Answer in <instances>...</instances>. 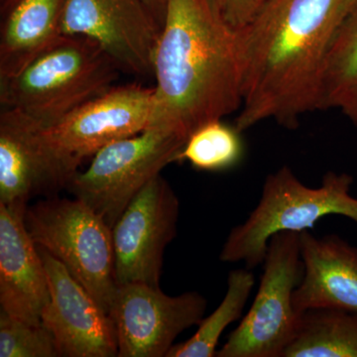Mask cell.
<instances>
[{
  "instance_id": "6da1fadb",
  "label": "cell",
  "mask_w": 357,
  "mask_h": 357,
  "mask_svg": "<svg viewBox=\"0 0 357 357\" xmlns=\"http://www.w3.org/2000/svg\"><path fill=\"white\" fill-rule=\"evenodd\" d=\"M357 0H266L243 30V102L234 126L264 121L288 129L318 110L319 84L333 37Z\"/></svg>"
},
{
  "instance_id": "7a4b0ae2",
  "label": "cell",
  "mask_w": 357,
  "mask_h": 357,
  "mask_svg": "<svg viewBox=\"0 0 357 357\" xmlns=\"http://www.w3.org/2000/svg\"><path fill=\"white\" fill-rule=\"evenodd\" d=\"M153 73L150 126L187 142L204 124L241 109L243 30L232 27L213 0H166Z\"/></svg>"
},
{
  "instance_id": "3957f363",
  "label": "cell",
  "mask_w": 357,
  "mask_h": 357,
  "mask_svg": "<svg viewBox=\"0 0 357 357\" xmlns=\"http://www.w3.org/2000/svg\"><path fill=\"white\" fill-rule=\"evenodd\" d=\"M121 73L93 40L63 34L17 74L0 79V105L51 128L112 89Z\"/></svg>"
},
{
  "instance_id": "277c9868",
  "label": "cell",
  "mask_w": 357,
  "mask_h": 357,
  "mask_svg": "<svg viewBox=\"0 0 357 357\" xmlns=\"http://www.w3.org/2000/svg\"><path fill=\"white\" fill-rule=\"evenodd\" d=\"M354 178L328 171L321 184H303L288 166L269 174L261 198L245 222L230 230L220 260L243 262L246 268L262 265L271 237L282 231L302 232L319 220L337 215L357 223V198L351 196Z\"/></svg>"
},
{
  "instance_id": "5b68a950",
  "label": "cell",
  "mask_w": 357,
  "mask_h": 357,
  "mask_svg": "<svg viewBox=\"0 0 357 357\" xmlns=\"http://www.w3.org/2000/svg\"><path fill=\"white\" fill-rule=\"evenodd\" d=\"M26 229L37 246L62 262L109 314L116 287L112 229L79 199L59 196L28 206Z\"/></svg>"
},
{
  "instance_id": "8992f818",
  "label": "cell",
  "mask_w": 357,
  "mask_h": 357,
  "mask_svg": "<svg viewBox=\"0 0 357 357\" xmlns=\"http://www.w3.org/2000/svg\"><path fill=\"white\" fill-rule=\"evenodd\" d=\"M259 287L218 357H283L299 326L293 297L304 273L300 232L282 231L268 244Z\"/></svg>"
},
{
  "instance_id": "52a82bcc",
  "label": "cell",
  "mask_w": 357,
  "mask_h": 357,
  "mask_svg": "<svg viewBox=\"0 0 357 357\" xmlns=\"http://www.w3.org/2000/svg\"><path fill=\"white\" fill-rule=\"evenodd\" d=\"M185 141L158 126L110 143L79 171L67 191L114 227L138 192L167 165L175 163Z\"/></svg>"
},
{
  "instance_id": "ba28073f",
  "label": "cell",
  "mask_w": 357,
  "mask_h": 357,
  "mask_svg": "<svg viewBox=\"0 0 357 357\" xmlns=\"http://www.w3.org/2000/svg\"><path fill=\"white\" fill-rule=\"evenodd\" d=\"M206 307V298L196 291L169 296L147 284L116 285L109 314L117 357H167L176 338L201 323Z\"/></svg>"
},
{
  "instance_id": "9c48e42d",
  "label": "cell",
  "mask_w": 357,
  "mask_h": 357,
  "mask_svg": "<svg viewBox=\"0 0 357 357\" xmlns=\"http://www.w3.org/2000/svg\"><path fill=\"white\" fill-rule=\"evenodd\" d=\"M180 199L161 174L128 204L112 227L116 285L160 288L167 246L177 236Z\"/></svg>"
},
{
  "instance_id": "30bf717a",
  "label": "cell",
  "mask_w": 357,
  "mask_h": 357,
  "mask_svg": "<svg viewBox=\"0 0 357 357\" xmlns=\"http://www.w3.org/2000/svg\"><path fill=\"white\" fill-rule=\"evenodd\" d=\"M154 88L140 84L114 86L51 128L46 142L75 171L84 160L115 141L132 137L151 124Z\"/></svg>"
},
{
  "instance_id": "8fae6325",
  "label": "cell",
  "mask_w": 357,
  "mask_h": 357,
  "mask_svg": "<svg viewBox=\"0 0 357 357\" xmlns=\"http://www.w3.org/2000/svg\"><path fill=\"white\" fill-rule=\"evenodd\" d=\"M162 25L143 0H66L62 33L93 40L121 72L150 77Z\"/></svg>"
},
{
  "instance_id": "7c38bea8",
  "label": "cell",
  "mask_w": 357,
  "mask_h": 357,
  "mask_svg": "<svg viewBox=\"0 0 357 357\" xmlns=\"http://www.w3.org/2000/svg\"><path fill=\"white\" fill-rule=\"evenodd\" d=\"M39 124L14 109L0 112V204L27 208L59 196L77 173L45 140Z\"/></svg>"
},
{
  "instance_id": "4fadbf2b",
  "label": "cell",
  "mask_w": 357,
  "mask_h": 357,
  "mask_svg": "<svg viewBox=\"0 0 357 357\" xmlns=\"http://www.w3.org/2000/svg\"><path fill=\"white\" fill-rule=\"evenodd\" d=\"M50 301L42 324L50 331L60 357H117L116 333L109 314L62 262L39 248Z\"/></svg>"
},
{
  "instance_id": "5bb4252c",
  "label": "cell",
  "mask_w": 357,
  "mask_h": 357,
  "mask_svg": "<svg viewBox=\"0 0 357 357\" xmlns=\"http://www.w3.org/2000/svg\"><path fill=\"white\" fill-rule=\"evenodd\" d=\"M26 208L0 204V305L11 316L40 324L50 291L38 246L26 229Z\"/></svg>"
},
{
  "instance_id": "9a60e30c",
  "label": "cell",
  "mask_w": 357,
  "mask_h": 357,
  "mask_svg": "<svg viewBox=\"0 0 357 357\" xmlns=\"http://www.w3.org/2000/svg\"><path fill=\"white\" fill-rule=\"evenodd\" d=\"M304 273L294 293L298 314L312 309L357 314V248L337 234L300 232Z\"/></svg>"
},
{
  "instance_id": "2e32d148",
  "label": "cell",
  "mask_w": 357,
  "mask_h": 357,
  "mask_svg": "<svg viewBox=\"0 0 357 357\" xmlns=\"http://www.w3.org/2000/svg\"><path fill=\"white\" fill-rule=\"evenodd\" d=\"M66 0H3L0 79L20 72L62 36Z\"/></svg>"
},
{
  "instance_id": "e0dca14e",
  "label": "cell",
  "mask_w": 357,
  "mask_h": 357,
  "mask_svg": "<svg viewBox=\"0 0 357 357\" xmlns=\"http://www.w3.org/2000/svg\"><path fill=\"white\" fill-rule=\"evenodd\" d=\"M337 109L357 126V3L342 21L326 56L318 110Z\"/></svg>"
},
{
  "instance_id": "ac0fdd59",
  "label": "cell",
  "mask_w": 357,
  "mask_h": 357,
  "mask_svg": "<svg viewBox=\"0 0 357 357\" xmlns=\"http://www.w3.org/2000/svg\"><path fill=\"white\" fill-rule=\"evenodd\" d=\"M283 357H357V314L335 309L302 312Z\"/></svg>"
},
{
  "instance_id": "d6986e66",
  "label": "cell",
  "mask_w": 357,
  "mask_h": 357,
  "mask_svg": "<svg viewBox=\"0 0 357 357\" xmlns=\"http://www.w3.org/2000/svg\"><path fill=\"white\" fill-rule=\"evenodd\" d=\"M255 276L251 269L232 270L227 277L225 297L210 316L204 317L189 340L175 344L167 357H215L220 338L227 326L243 317Z\"/></svg>"
},
{
  "instance_id": "ffe728a7",
  "label": "cell",
  "mask_w": 357,
  "mask_h": 357,
  "mask_svg": "<svg viewBox=\"0 0 357 357\" xmlns=\"http://www.w3.org/2000/svg\"><path fill=\"white\" fill-rule=\"evenodd\" d=\"M241 133L222 121L204 124L190 136L176 162H188L192 168L206 172L234 168L244 156Z\"/></svg>"
},
{
  "instance_id": "44dd1931",
  "label": "cell",
  "mask_w": 357,
  "mask_h": 357,
  "mask_svg": "<svg viewBox=\"0 0 357 357\" xmlns=\"http://www.w3.org/2000/svg\"><path fill=\"white\" fill-rule=\"evenodd\" d=\"M55 338L43 324L0 312V357H58Z\"/></svg>"
},
{
  "instance_id": "7402d4cb",
  "label": "cell",
  "mask_w": 357,
  "mask_h": 357,
  "mask_svg": "<svg viewBox=\"0 0 357 357\" xmlns=\"http://www.w3.org/2000/svg\"><path fill=\"white\" fill-rule=\"evenodd\" d=\"M266 0H213L227 22L237 30L248 27Z\"/></svg>"
},
{
  "instance_id": "603a6c76",
  "label": "cell",
  "mask_w": 357,
  "mask_h": 357,
  "mask_svg": "<svg viewBox=\"0 0 357 357\" xmlns=\"http://www.w3.org/2000/svg\"><path fill=\"white\" fill-rule=\"evenodd\" d=\"M143 1L153 10V13L158 16L159 20L163 23L166 0H143Z\"/></svg>"
},
{
  "instance_id": "cb8c5ba5",
  "label": "cell",
  "mask_w": 357,
  "mask_h": 357,
  "mask_svg": "<svg viewBox=\"0 0 357 357\" xmlns=\"http://www.w3.org/2000/svg\"><path fill=\"white\" fill-rule=\"evenodd\" d=\"M1 1H3V0H1Z\"/></svg>"
}]
</instances>
